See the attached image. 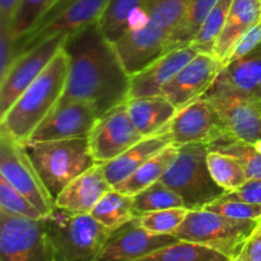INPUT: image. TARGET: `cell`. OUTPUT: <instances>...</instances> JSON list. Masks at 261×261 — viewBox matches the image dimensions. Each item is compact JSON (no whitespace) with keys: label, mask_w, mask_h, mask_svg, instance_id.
Listing matches in <instances>:
<instances>
[{"label":"cell","mask_w":261,"mask_h":261,"mask_svg":"<svg viewBox=\"0 0 261 261\" xmlns=\"http://www.w3.org/2000/svg\"><path fill=\"white\" fill-rule=\"evenodd\" d=\"M64 48L69 75L59 105L88 102L102 116L129 99L130 75L97 22L66 36Z\"/></svg>","instance_id":"6da1fadb"},{"label":"cell","mask_w":261,"mask_h":261,"mask_svg":"<svg viewBox=\"0 0 261 261\" xmlns=\"http://www.w3.org/2000/svg\"><path fill=\"white\" fill-rule=\"evenodd\" d=\"M69 75V56L63 47L45 70L0 116V133L18 143L30 140L35 130L58 107Z\"/></svg>","instance_id":"7a4b0ae2"},{"label":"cell","mask_w":261,"mask_h":261,"mask_svg":"<svg viewBox=\"0 0 261 261\" xmlns=\"http://www.w3.org/2000/svg\"><path fill=\"white\" fill-rule=\"evenodd\" d=\"M31 161L54 199L78 176L97 163L87 138L24 144Z\"/></svg>","instance_id":"3957f363"},{"label":"cell","mask_w":261,"mask_h":261,"mask_svg":"<svg viewBox=\"0 0 261 261\" xmlns=\"http://www.w3.org/2000/svg\"><path fill=\"white\" fill-rule=\"evenodd\" d=\"M209 150L208 144L178 147L177 157L160 180L178 194L189 211L204 209L226 194L211 175L206 161Z\"/></svg>","instance_id":"277c9868"},{"label":"cell","mask_w":261,"mask_h":261,"mask_svg":"<svg viewBox=\"0 0 261 261\" xmlns=\"http://www.w3.org/2000/svg\"><path fill=\"white\" fill-rule=\"evenodd\" d=\"M42 221L63 261H96L112 232L91 213L75 214L58 206Z\"/></svg>","instance_id":"5b68a950"},{"label":"cell","mask_w":261,"mask_h":261,"mask_svg":"<svg viewBox=\"0 0 261 261\" xmlns=\"http://www.w3.org/2000/svg\"><path fill=\"white\" fill-rule=\"evenodd\" d=\"M260 221H241L198 209L189 211L175 236L178 240L204 245L226 255L232 261L241 256Z\"/></svg>","instance_id":"8992f818"},{"label":"cell","mask_w":261,"mask_h":261,"mask_svg":"<svg viewBox=\"0 0 261 261\" xmlns=\"http://www.w3.org/2000/svg\"><path fill=\"white\" fill-rule=\"evenodd\" d=\"M0 261H63L43 221L0 211Z\"/></svg>","instance_id":"52a82bcc"},{"label":"cell","mask_w":261,"mask_h":261,"mask_svg":"<svg viewBox=\"0 0 261 261\" xmlns=\"http://www.w3.org/2000/svg\"><path fill=\"white\" fill-rule=\"evenodd\" d=\"M107 3L109 0H58L40 23L14 43L15 58L43 41L55 36H68L97 22Z\"/></svg>","instance_id":"ba28073f"},{"label":"cell","mask_w":261,"mask_h":261,"mask_svg":"<svg viewBox=\"0 0 261 261\" xmlns=\"http://www.w3.org/2000/svg\"><path fill=\"white\" fill-rule=\"evenodd\" d=\"M204 96L217 110L229 138L250 144L261 140V109L257 102L240 93L221 75Z\"/></svg>","instance_id":"9c48e42d"},{"label":"cell","mask_w":261,"mask_h":261,"mask_svg":"<svg viewBox=\"0 0 261 261\" xmlns=\"http://www.w3.org/2000/svg\"><path fill=\"white\" fill-rule=\"evenodd\" d=\"M0 176L15 190L30 200L43 218L55 208V199L47 190L35 165L28 155L24 144L0 133Z\"/></svg>","instance_id":"30bf717a"},{"label":"cell","mask_w":261,"mask_h":261,"mask_svg":"<svg viewBox=\"0 0 261 261\" xmlns=\"http://www.w3.org/2000/svg\"><path fill=\"white\" fill-rule=\"evenodd\" d=\"M172 144L212 145L229 138L218 112L205 96L177 110L168 124Z\"/></svg>","instance_id":"8fae6325"},{"label":"cell","mask_w":261,"mask_h":261,"mask_svg":"<svg viewBox=\"0 0 261 261\" xmlns=\"http://www.w3.org/2000/svg\"><path fill=\"white\" fill-rule=\"evenodd\" d=\"M65 40L66 36H55L24 51L13 60L4 75L0 76V116L45 70L54 56L63 47Z\"/></svg>","instance_id":"7c38bea8"},{"label":"cell","mask_w":261,"mask_h":261,"mask_svg":"<svg viewBox=\"0 0 261 261\" xmlns=\"http://www.w3.org/2000/svg\"><path fill=\"white\" fill-rule=\"evenodd\" d=\"M126 109V102L98 117L88 135L89 147L97 165L115 160L143 139Z\"/></svg>","instance_id":"4fadbf2b"},{"label":"cell","mask_w":261,"mask_h":261,"mask_svg":"<svg viewBox=\"0 0 261 261\" xmlns=\"http://www.w3.org/2000/svg\"><path fill=\"white\" fill-rule=\"evenodd\" d=\"M177 241L175 234L150 233L135 217L111 232L96 261H137Z\"/></svg>","instance_id":"5bb4252c"},{"label":"cell","mask_w":261,"mask_h":261,"mask_svg":"<svg viewBox=\"0 0 261 261\" xmlns=\"http://www.w3.org/2000/svg\"><path fill=\"white\" fill-rule=\"evenodd\" d=\"M223 65L211 54L199 53L163 88L166 97L177 110L203 97L218 78Z\"/></svg>","instance_id":"9a60e30c"},{"label":"cell","mask_w":261,"mask_h":261,"mask_svg":"<svg viewBox=\"0 0 261 261\" xmlns=\"http://www.w3.org/2000/svg\"><path fill=\"white\" fill-rule=\"evenodd\" d=\"M170 31L149 22L140 30L127 31L114 42L116 53L130 76L139 73L168 51Z\"/></svg>","instance_id":"2e32d148"},{"label":"cell","mask_w":261,"mask_h":261,"mask_svg":"<svg viewBox=\"0 0 261 261\" xmlns=\"http://www.w3.org/2000/svg\"><path fill=\"white\" fill-rule=\"evenodd\" d=\"M98 117L97 110L88 102L59 105L35 130L28 142L87 138Z\"/></svg>","instance_id":"e0dca14e"},{"label":"cell","mask_w":261,"mask_h":261,"mask_svg":"<svg viewBox=\"0 0 261 261\" xmlns=\"http://www.w3.org/2000/svg\"><path fill=\"white\" fill-rule=\"evenodd\" d=\"M198 54L199 51L191 45L167 51L142 71L130 76L129 99L161 96L163 88Z\"/></svg>","instance_id":"ac0fdd59"},{"label":"cell","mask_w":261,"mask_h":261,"mask_svg":"<svg viewBox=\"0 0 261 261\" xmlns=\"http://www.w3.org/2000/svg\"><path fill=\"white\" fill-rule=\"evenodd\" d=\"M101 165H96L74 178L55 199L58 208L75 214H87L93 211L102 196L111 190Z\"/></svg>","instance_id":"d6986e66"},{"label":"cell","mask_w":261,"mask_h":261,"mask_svg":"<svg viewBox=\"0 0 261 261\" xmlns=\"http://www.w3.org/2000/svg\"><path fill=\"white\" fill-rule=\"evenodd\" d=\"M171 144H172V137L168 127L158 134L144 137L121 155L101 165L107 181L114 188L115 185L129 177L148 160L154 157L157 153Z\"/></svg>","instance_id":"ffe728a7"},{"label":"cell","mask_w":261,"mask_h":261,"mask_svg":"<svg viewBox=\"0 0 261 261\" xmlns=\"http://www.w3.org/2000/svg\"><path fill=\"white\" fill-rule=\"evenodd\" d=\"M260 22V0H233L226 24L217 38L211 55L224 66L237 41L245 35V32Z\"/></svg>","instance_id":"44dd1931"},{"label":"cell","mask_w":261,"mask_h":261,"mask_svg":"<svg viewBox=\"0 0 261 261\" xmlns=\"http://www.w3.org/2000/svg\"><path fill=\"white\" fill-rule=\"evenodd\" d=\"M126 109L130 119L143 137H150L167 129L177 112V109L163 96L127 99Z\"/></svg>","instance_id":"7402d4cb"},{"label":"cell","mask_w":261,"mask_h":261,"mask_svg":"<svg viewBox=\"0 0 261 261\" xmlns=\"http://www.w3.org/2000/svg\"><path fill=\"white\" fill-rule=\"evenodd\" d=\"M219 75L240 93L259 103L261 99V42L247 55L226 64Z\"/></svg>","instance_id":"603a6c76"},{"label":"cell","mask_w":261,"mask_h":261,"mask_svg":"<svg viewBox=\"0 0 261 261\" xmlns=\"http://www.w3.org/2000/svg\"><path fill=\"white\" fill-rule=\"evenodd\" d=\"M178 154V147L171 144L161 150L160 153L148 160L144 165L140 166L135 172H133L129 177L122 180L117 185L114 186L115 190L125 194V195L134 196L149 188L150 185L161 180L166 171L170 168L173 161Z\"/></svg>","instance_id":"cb8c5ba5"},{"label":"cell","mask_w":261,"mask_h":261,"mask_svg":"<svg viewBox=\"0 0 261 261\" xmlns=\"http://www.w3.org/2000/svg\"><path fill=\"white\" fill-rule=\"evenodd\" d=\"M91 214L99 223L115 231L135 218L134 198L112 188L102 196Z\"/></svg>","instance_id":"d4e9b609"},{"label":"cell","mask_w":261,"mask_h":261,"mask_svg":"<svg viewBox=\"0 0 261 261\" xmlns=\"http://www.w3.org/2000/svg\"><path fill=\"white\" fill-rule=\"evenodd\" d=\"M217 3L218 0H191L181 22L171 32L168 51L190 45Z\"/></svg>","instance_id":"484cf974"},{"label":"cell","mask_w":261,"mask_h":261,"mask_svg":"<svg viewBox=\"0 0 261 261\" xmlns=\"http://www.w3.org/2000/svg\"><path fill=\"white\" fill-rule=\"evenodd\" d=\"M137 261H232L226 255L204 245L178 240Z\"/></svg>","instance_id":"4316f807"},{"label":"cell","mask_w":261,"mask_h":261,"mask_svg":"<svg viewBox=\"0 0 261 261\" xmlns=\"http://www.w3.org/2000/svg\"><path fill=\"white\" fill-rule=\"evenodd\" d=\"M148 0H109L97 20L99 30L112 43L127 32V17L137 7H147Z\"/></svg>","instance_id":"83f0119b"},{"label":"cell","mask_w":261,"mask_h":261,"mask_svg":"<svg viewBox=\"0 0 261 261\" xmlns=\"http://www.w3.org/2000/svg\"><path fill=\"white\" fill-rule=\"evenodd\" d=\"M206 161L212 177L226 193L234 191L249 180L240 161L232 155L211 149Z\"/></svg>","instance_id":"f1b7e54d"},{"label":"cell","mask_w":261,"mask_h":261,"mask_svg":"<svg viewBox=\"0 0 261 261\" xmlns=\"http://www.w3.org/2000/svg\"><path fill=\"white\" fill-rule=\"evenodd\" d=\"M58 0H19L8 32L13 42H18L28 35Z\"/></svg>","instance_id":"f546056e"},{"label":"cell","mask_w":261,"mask_h":261,"mask_svg":"<svg viewBox=\"0 0 261 261\" xmlns=\"http://www.w3.org/2000/svg\"><path fill=\"white\" fill-rule=\"evenodd\" d=\"M134 198V213L135 217L150 213V212L163 211L171 208H185L182 199L175 191L162 181H157L144 189Z\"/></svg>","instance_id":"4dcf8cb0"},{"label":"cell","mask_w":261,"mask_h":261,"mask_svg":"<svg viewBox=\"0 0 261 261\" xmlns=\"http://www.w3.org/2000/svg\"><path fill=\"white\" fill-rule=\"evenodd\" d=\"M232 2L233 0H218V3L211 10L199 33L194 38L193 42L190 43L199 53L212 54L214 43H216L217 38L219 37L227 22Z\"/></svg>","instance_id":"1f68e13d"},{"label":"cell","mask_w":261,"mask_h":261,"mask_svg":"<svg viewBox=\"0 0 261 261\" xmlns=\"http://www.w3.org/2000/svg\"><path fill=\"white\" fill-rule=\"evenodd\" d=\"M209 148L212 150H218L237 158L244 167L249 180L261 178V153L254 147V144L227 138L209 145Z\"/></svg>","instance_id":"d6a6232c"},{"label":"cell","mask_w":261,"mask_h":261,"mask_svg":"<svg viewBox=\"0 0 261 261\" xmlns=\"http://www.w3.org/2000/svg\"><path fill=\"white\" fill-rule=\"evenodd\" d=\"M191 0H148L150 22L172 32L185 15Z\"/></svg>","instance_id":"836d02e7"},{"label":"cell","mask_w":261,"mask_h":261,"mask_svg":"<svg viewBox=\"0 0 261 261\" xmlns=\"http://www.w3.org/2000/svg\"><path fill=\"white\" fill-rule=\"evenodd\" d=\"M189 209L171 208L150 212L138 217L139 224L148 232L154 234H175L178 227L185 221Z\"/></svg>","instance_id":"e575fe53"},{"label":"cell","mask_w":261,"mask_h":261,"mask_svg":"<svg viewBox=\"0 0 261 261\" xmlns=\"http://www.w3.org/2000/svg\"><path fill=\"white\" fill-rule=\"evenodd\" d=\"M0 211L33 221L43 219L41 212L30 203L24 195L15 190L3 176H0Z\"/></svg>","instance_id":"d590c367"},{"label":"cell","mask_w":261,"mask_h":261,"mask_svg":"<svg viewBox=\"0 0 261 261\" xmlns=\"http://www.w3.org/2000/svg\"><path fill=\"white\" fill-rule=\"evenodd\" d=\"M204 209L224 217L241 221H261V204H252L237 199L221 198L208 204Z\"/></svg>","instance_id":"8d00e7d4"},{"label":"cell","mask_w":261,"mask_h":261,"mask_svg":"<svg viewBox=\"0 0 261 261\" xmlns=\"http://www.w3.org/2000/svg\"><path fill=\"white\" fill-rule=\"evenodd\" d=\"M261 42V22L255 24L254 27L250 28L245 35L237 41L234 47L232 48L231 54H229L228 59H227L226 64L231 63V61L239 60L242 56L247 55L251 50H254L257 45ZM224 64V65H226Z\"/></svg>","instance_id":"74e56055"},{"label":"cell","mask_w":261,"mask_h":261,"mask_svg":"<svg viewBox=\"0 0 261 261\" xmlns=\"http://www.w3.org/2000/svg\"><path fill=\"white\" fill-rule=\"evenodd\" d=\"M223 198L237 199L252 204H261V178L247 180L234 191L224 194Z\"/></svg>","instance_id":"f35d334b"},{"label":"cell","mask_w":261,"mask_h":261,"mask_svg":"<svg viewBox=\"0 0 261 261\" xmlns=\"http://www.w3.org/2000/svg\"><path fill=\"white\" fill-rule=\"evenodd\" d=\"M14 58V42L10 38L8 28L0 25V76L4 75Z\"/></svg>","instance_id":"ab89813d"},{"label":"cell","mask_w":261,"mask_h":261,"mask_svg":"<svg viewBox=\"0 0 261 261\" xmlns=\"http://www.w3.org/2000/svg\"><path fill=\"white\" fill-rule=\"evenodd\" d=\"M234 261H261V229L259 227L246 244L241 256Z\"/></svg>","instance_id":"60d3db41"},{"label":"cell","mask_w":261,"mask_h":261,"mask_svg":"<svg viewBox=\"0 0 261 261\" xmlns=\"http://www.w3.org/2000/svg\"><path fill=\"white\" fill-rule=\"evenodd\" d=\"M150 22L149 13L145 7H137L127 17V31L140 30Z\"/></svg>","instance_id":"b9f144b4"},{"label":"cell","mask_w":261,"mask_h":261,"mask_svg":"<svg viewBox=\"0 0 261 261\" xmlns=\"http://www.w3.org/2000/svg\"><path fill=\"white\" fill-rule=\"evenodd\" d=\"M19 0H0V25L9 27Z\"/></svg>","instance_id":"7bdbcfd3"},{"label":"cell","mask_w":261,"mask_h":261,"mask_svg":"<svg viewBox=\"0 0 261 261\" xmlns=\"http://www.w3.org/2000/svg\"><path fill=\"white\" fill-rule=\"evenodd\" d=\"M254 147L256 148V149L259 150V152L261 153V140H259V142H256V143H255V144H254Z\"/></svg>","instance_id":"ee69618b"},{"label":"cell","mask_w":261,"mask_h":261,"mask_svg":"<svg viewBox=\"0 0 261 261\" xmlns=\"http://www.w3.org/2000/svg\"><path fill=\"white\" fill-rule=\"evenodd\" d=\"M259 228L261 229V221H260V223H259Z\"/></svg>","instance_id":"f6af8a7d"},{"label":"cell","mask_w":261,"mask_h":261,"mask_svg":"<svg viewBox=\"0 0 261 261\" xmlns=\"http://www.w3.org/2000/svg\"><path fill=\"white\" fill-rule=\"evenodd\" d=\"M259 106H260V109H261V99H260V102H259Z\"/></svg>","instance_id":"bcb514c9"},{"label":"cell","mask_w":261,"mask_h":261,"mask_svg":"<svg viewBox=\"0 0 261 261\" xmlns=\"http://www.w3.org/2000/svg\"><path fill=\"white\" fill-rule=\"evenodd\" d=\"M260 2H261V0H260Z\"/></svg>","instance_id":"7dc6e473"}]
</instances>
